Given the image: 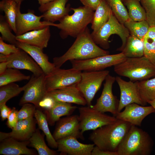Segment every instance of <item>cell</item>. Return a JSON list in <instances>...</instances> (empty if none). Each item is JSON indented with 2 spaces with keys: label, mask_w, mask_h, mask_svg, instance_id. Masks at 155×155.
<instances>
[{
  "label": "cell",
  "mask_w": 155,
  "mask_h": 155,
  "mask_svg": "<svg viewBox=\"0 0 155 155\" xmlns=\"http://www.w3.org/2000/svg\"><path fill=\"white\" fill-rule=\"evenodd\" d=\"M45 97L55 101L83 106L87 104L85 99L77 87L76 84L48 91Z\"/></svg>",
  "instance_id": "18"
},
{
  "label": "cell",
  "mask_w": 155,
  "mask_h": 155,
  "mask_svg": "<svg viewBox=\"0 0 155 155\" xmlns=\"http://www.w3.org/2000/svg\"><path fill=\"white\" fill-rule=\"evenodd\" d=\"M20 7L18 9L16 18V36L32 30L42 29L48 26H55V24L54 23L41 21L42 16L36 15L33 10H29L26 13H21Z\"/></svg>",
  "instance_id": "14"
},
{
  "label": "cell",
  "mask_w": 155,
  "mask_h": 155,
  "mask_svg": "<svg viewBox=\"0 0 155 155\" xmlns=\"http://www.w3.org/2000/svg\"><path fill=\"white\" fill-rule=\"evenodd\" d=\"M74 136H70L57 141V150L63 155H91L94 144L80 143Z\"/></svg>",
  "instance_id": "19"
},
{
  "label": "cell",
  "mask_w": 155,
  "mask_h": 155,
  "mask_svg": "<svg viewBox=\"0 0 155 155\" xmlns=\"http://www.w3.org/2000/svg\"><path fill=\"white\" fill-rule=\"evenodd\" d=\"M36 120L33 117L18 121L10 132L7 133L0 131V142L10 137L19 141L29 140L36 129Z\"/></svg>",
  "instance_id": "21"
},
{
  "label": "cell",
  "mask_w": 155,
  "mask_h": 155,
  "mask_svg": "<svg viewBox=\"0 0 155 155\" xmlns=\"http://www.w3.org/2000/svg\"><path fill=\"white\" fill-rule=\"evenodd\" d=\"M20 5L12 0H1L0 1V9L4 12L6 20L15 34L17 12Z\"/></svg>",
  "instance_id": "27"
},
{
  "label": "cell",
  "mask_w": 155,
  "mask_h": 155,
  "mask_svg": "<svg viewBox=\"0 0 155 155\" xmlns=\"http://www.w3.org/2000/svg\"><path fill=\"white\" fill-rule=\"evenodd\" d=\"M148 103L150 104L155 109V100L149 101L148 102Z\"/></svg>",
  "instance_id": "49"
},
{
  "label": "cell",
  "mask_w": 155,
  "mask_h": 155,
  "mask_svg": "<svg viewBox=\"0 0 155 155\" xmlns=\"http://www.w3.org/2000/svg\"><path fill=\"white\" fill-rule=\"evenodd\" d=\"M0 37V53L6 56L19 52L21 50L16 45L5 43Z\"/></svg>",
  "instance_id": "41"
},
{
  "label": "cell",
  "mask_w": 155,
  "mask_h": 155,
  "mask_svg": "<svg viewBox=\"0 0 155 155\" xmlns=\"http://www.w3.org/2000/svg\"><path fill=\"white\" fill-rule=\"evenodd\" d=\"M126 58L136 57L144 56V42L137 37L130 35L122 51Z\"/></svg>",
  "instance_id": "28"
},
{
  "label": "cell",
  "mask_w": 155,
  "mask_h": 155,
  "mask_svg": "<svg viewBox=\"0 0 155 155\" xmlns=\"http://www.w3.org/2000/svg\"><path fill=\"white\" fill-rule=\"evenodd\" d=\"M21 50L18 53L8 56L0 53V62L7 61L8 68L27 70L35 76H39L44 73L32 57L26 52Z\"/></svg>",
  "instance_id": "13"
},
{
  "label": "cell",
  "mask_w": 155,
  "mask_h": 155,
  "mask_svg": "<svg viewBox=\"0 0 155 155\" xmlns=\"http://www.w3.org/2000/svg\"><path fill=\"white\" fill-rule=\"evenodd\" d=\"M53 135L57 141L65 137L73 136L84 139L80 129L79 116L70 115L60 119L57 121Z\"/></svg>",
  "instance_id": "16"
},
{
  "label": "cell",
  "mask_w": 155,
  "mask_h": 155,
  "mask_svg": "<svg viewBox=\"0 0 155 155\" xmlns=\"http://www.w3.org/2000/svg\"><path fill=\"white\" fill-rule=\"evenodd\" d=\"M40 5L52 2L55 0H37Z\"/></svg>",
  "instance_id": "48"
},
{
  "label": "cell",
  "mask_w": 155,
  "mask_h": 155,
  "mask_svg": "<svg viewBox=\"0 0 155 155\" xmlns=\"http://www.w3.org/2000/svg\"><path fill=\"white\" fill-rule=\"evenodd\" d=\"M118 75L129 78L133 82L140 81L155 77V65L146 57L127 58L114 66Z\"/></svg>",
  "instance_id": "5"
},
{
  "label": "cell",
  "mask_w": 155,
  "mask_h": 155,
  "mask_svg": "<svg viewBox=\"0 0 155 155\" xmlns=\"http://www.w3.org/2000/svg\"><path fill=\"white\" fill-rule=\"evenodd\" d=\"M9 25L6 20L4 16H0V32L1 36L4 41L16 45L18 41L16 36L11 32Z\"/></svg>",
  "instance_id": "37"
},
{
  "label": "cell",
  "mask_w": 155,
  "mask_h": 155,
  "mask_svg": "<svg viewBox=\"0 0 155 155\" xmlns=\"http://www.w3.org/2000/svg\"><path fill=\"white\" fill-rule=\"evenodd\" d=\"M123 1V0H122Z\"/></svg>",
  "instance_id": "51"
},
{
  "label": "cell",
  "mask_w": 155,
  "mask_h": 155,
  "mask_svg": "<svg viewBox=\"0 0 155 155\" xmlns=\"http://www.w3.org/2000/svg\"><path fill=\"white\" fill-rule=\"evenodd\" d=\"M110 7L112 12L121 23L124 24L130 20L127 9L121 0H106Z\"/></svg>",
  "instance_id": "35"
},
{
  "label": "cell",
  "mask_w": 155,
  "mask_h": 155,
  "mask_svg": "<svg viewBox=\"0 0 155 155\" xmlns=\"http://www.w3.org/2000/svg\"><path fill=\"white\" fill-rule=\"evenodd\" d=\"M108 70L84 71L76 86L84 98L88 106H92V102L103 82L109 74Z\"/></svg>",
  "instance_id": "7"
},
{
  "label": "cell",
  "mask_w": 155,
  "mask_h": 155,
  "mask_svg": "<svg viewBox=\"0 0 155 155\" xmlns=\"http://www.w3.org/2000/svg\"><path fill=\"white\" fill-rule=\"evenodd\" d=\"M116 81L120 91L119 112L126 106L131 103H135L142 106L146 105L140 97L137 82L126 81L119 76L116 77Z\"/></svg>",
  "instance_id": "15"
},
{
  "label": "cell",
  "mask_w": 155,
  "mask_h": 155,
  "mask_svg": "<svg viewBox=\"0 0 155 155\" xmlns=\"http://www.w3.org/2000/svg\"><path fill=\"white\" fill-rule=\"evenodd\" d=\"M143 41L144 56L155 65V42L146 38Z\"/></svg>",
  "instance_id": "39"
},
{
  "label": "cell",
  "mask_w": 155,
  "mask_h": 155,
  "mask_svg": "<svg viewBox=\"0 0 155 155\" xmlns=\"http://www.w3.org/2000/svg\"><path fill=\"white\" fill-rule=\"evenodd\" d=\"M125 108L123 111L118 113L115 117L135 126H140L143 120L147 116L155 113V109L151 106H144L133 103Z\"/></svg>",
  "instance_id": "17"
},
{
  "label": "cell",
  "mask_w": 155,
  "mask_h": 155,
  "mask_svg": "<svg viewBox=\"0 0 155 155\" xmlns=\"http://www.w3.org/2000/svg\"><path fill=\"white\" fill-rule=\"evenodd\" d=\"M81 73V71L73 67L67 69L56 68L45 75L47 92L77 84L80 80Z\"/></svg>",
  "instance_id": "10"
},
{
  "label": "cell",
  "mask_w": 155,
  "mask_h": 155,
  "mask_svg": "<svg viewBox=\"0 0 155 155\" xmlns=\"http://www.w3.org/2000/svg\"><path fill=\"white\" fill-rule=\"evenodd\" d=\"M23 91V87H20L15 83L0 86V104L6 103L9 99L18 96Z\"/></svg>",
  "instance_id": "36"
},
{
  "label": "cell",
  "mask_w": 155,
  "mask_h": 155,
  "mask_svg": "<svg viewBox=\"0 0 155 155\" xmlns=\"http://www.w3.org/2000/svg\"><path fill=\"white\" fill-rule=\"evenodd\" d=\"M50 26L16 36L17 40L43 49L46 48L51 37Z\"/></svg>",
  "instance_id": "23"
},
{
  "label": "cell",
  "mask_w": 155,
  "mask_h": 155,
  "mask_svg": "<svg viewBox=\"0 0 155 155\" xmlns=\"http://www.w3.org/2000/svg\"><path fill=\"white\" fill-rule=\"evenodd\" d=\"M127 58L121 52L118 54L107 55L85 60L70 61L72 67L80 71H98L114 66Z\"/></svg>",
  "instance_id": "9"
},
{
  "label": "cell",
  "mask_w": 155,
  "mask_h": 155,
  "mask_svg": "<svg viewBox=\"0 0 155 155\" xmlns=\"http://www.w3.org/2000/svg\"><path fill=\"white\" fill-rule=\"evenodd\" d=\"M77 108L71 103L53 100L52 106L45 110L48 124L54 125L61 117L71 115Z\"/></svg>",
  "instance_id": "25"
},
{
  "label": "cell",
  "mask_w": 155,
  "mask_h": 155,
  "mask_svg": "<svg viewBox=\"0 0 155 155\" xmlns=\"http://www.w3.org/2000/svg\"><path fill=\"white\" fill-rule=\"evenodd\" d=\"M67 0H55L40 5L38 9L43 13L41 16L44 20L54 23L68 15L71 9L70 5L66 6Z\"/></svg>",
  "instance_id": "20"
},
{
  "label": "cell",
  "mask_w": 155,
  "mask_h": 155,
  "mask_svg": "<svg viewBox=\"0 0 155 155\" xmlns=\"http://www.w3.org/2000/svg\"><path fill=\"white\" fill-rule=\"evenodd\" d=\"M29 145L34 148L39 155H56L57 151L49 148L46 144L44 134H42L38 129H36L29 140Z\"/></svg>",
  "instance_id": "29"
},
{
  "label": "cell",
  "mask_w": 155,
  "mask_h": 155,
  "mask_svg": "<svg viewBox=\"0 0 155 155\" xmlns=\"http://www.w3.org/2000/svg\"><path fill=\"white\" fill-rule=\"evenodd\" d=\"M132 125L128 122L117 119L112 123L93 130L89 138L102 150L117 152Z\"/></svg>",
  "instance_id": "2"
},
{
  "label": "cell",
  "mask_w": 155,
  "mask_h": 155,
  "mask_svg": "<svg viewBox=\"0 0 155 155\" xmlns=\"http://www.w3.org/2000/svg\"><path fill=\"white\" fill-rule=\"evenodd\" d=\"M29 140L18 141L12 137L6 138L1 142L0 154L4 155H34L37 153L28 148Z\"/></svg>",
  "instance_id": "24"
},
{
  "label": "cell",
  "mask_w": 155,
  "mask_h": 155,
  "mask_svg": "<svg viewBox=\"0 0 155 155\" xmlns=\"http://www.w3.org/2000/svg\"><path fill=\"white\" fill-rule=\"evenodd\" d=\"M102 0H80L84 6L88 7L95 11Z\"/></svg>",
  "instance_id": "43"
},
{
  "label": "cell",
  "mask_w": 155,
  "mask_h": 155,
  "mask_svg": "<svg viewBox=\"0 0 155 155\" xmlns=\"http://www.w3.org/2000/svg\"><path fill=\"white\" fill-rule=\"evenodd\" d=\"M124 25L128 29L131 35L143 40L150 27L146 20L137 22L130 19Z\"/></svg>",
  "instance_id": "33"
},
{
  "label": "cell",
  "mask_w": 155,
  "mask_h": 155,
  "mask_svg": "<svg viewBox=\"0 0 155 155\" xmlns=\"http://www.w3.org/2000/svg\"><path fill=\"white\" fill-rule=\"evenodd\" d=\"M30 78V76L24 74L18 69L8 68L0 74V86L16 82L29 80Z\"/></svg>",
  "instance_id": "34"
},
{
  "label": "cell",
  "mask_w": 155,
  "mask_h": 155,
  "mask_svg": "<svg viewBox=\"0 0 155 155\" xmlns=\"http://www.w3.org/2000/svg\"><path fill=\"white\" fill-rule=\"evenodd\" d=\"M76 38L72 45L63 55L53 58V63L56 68H60L68 60H87L109 54L108 51L95 43L88 27Z\"/></svg>",
  "instance_id": "1"
},
{
  "label": "cell",
  "mask_w": 155,
  "mask_h": 155,
  "mask_svg": "<svg viewBox=\"0 0 155 155\" xmlns=\"http://www.w3.org/2000/svg\"><path fill=\"white\" fill-rule=\"evenodd\" d=\"M18 113V121L34 117L36 106L30 103H26L22 105Z\"/></svg>",
  "instance_id": "40"
},
{
  "label": "cell",
  "mask_w": 155,
  "mask_h": 155,
  "mask_svg": "<svg viewBox=\"0 0 155 155\" xmlns=\"http://www.w3.org/2000/svg\"><path fill=\"white\" fill-rule=\"evenodd\" d=\"M130 19L135 21L146 20L145 11L139 0H123Z\"/></svg>",
  "instance_id": "32"
},
{
  "label": "cell",
  "mask_w": 155,
  "mask_h": 155,
  "mask_svg": "<svg viewBox=\"0 0 155 155\" xmlns=\"http://www.w3.org/2000/svg\"><path fill=\"white\" fill-rule=\"evenodd\" d=\"M11 110L12 109L7 106L6 103L0 104V116L2 121L7 118Z\"/></svg>",
  "instance_id": "44"
},
{
  "label": "cell",
  "mask_w": 155,
  "mask_h": 155,
  "mask_svg": "<svg viewBox=\"0 0 155 155\" xmlns=\"http://www.w3.org/2000/svg\"><path fill=\"white\" fill-rule=\"evenodd\" d=\"M154 142L146 131L132 125L120 144L118 155H150Z\"/></svg>",
  "instance_id": "3"
},
{
  "label": "cell",
  "mask_w": 155,
  "mask_h": 155,
  "mask_svg": "<svg viewBox=\"0 0 155 155\" xmlns=\"http://www.w3.org/2000/svg\"><path fill=\"white\" fill-rule=\"evenodd\" d=\"M8 62L4 61L0 63V74L3 73L8 68Z\"/></svg>",
  "instance_id": "47"
},
{
  "label": "cell",
  "mask_w": 155,
  "mask_h": 155,
  "mask_svg": "<svg viewBox=\"0 0 155 155\" xmlns=\"http://www.w3.org/2000/svg\"><path fill=\"white\" fill-rule=\"evenodd\" d=\"M91 155H118V154L117 152H111L102 150L96 146L92 150Z\"/></svg>",
  "instance_id": "45"
},
{
  "label": "cell",
  "mask_w": 155,
  "mask_h": 155,
  "mask_svg": "<svg viewBox=\"0 0 155 155\" xmlns=\"http://www.w3.org/2000/svg\"><path fill=\"white\" fill-rule=\"evenodd\" d=\"M18 111L15 108L13 107L7 118V125L9 128L11 129L15 127L18 121Z\"/></svg>",
  "instance_id": "42"
},
{
  "label": "cell",
  "mask_w": 155,
  "mask_h": 155,
  "mask_svg": "<svg viewBox=\"0 0 155 155\" xmlns=\"http://www.w3.org/2000/svg\"><path fill=\"white\" fill-rule=\"evenodd\" d=\"M105 80L101 95L97 100L96 104L92 107L103 113L110 112L115 117L119 112V102L113 95L112 91L113 86L116 81V77L109 74Z\"/></svg>",
  "instance_id": "12"
},
{
  "label": "cell",
  "mask_w": 155,
  "mask_h": 155,
  "mask_svg": "<svg viewBox=\"0 0 155 155\" xmlns=\"http://www.w3.org/2000/svg\"><path fill=\"white\" fill-rule=\"evenodd\" d=\"M71 9L73 13L65 16L55 26L60 30L59 34L62 39L69 36L76 38L85 30L92 20L94 11L88 7L84 6L71 7Z\"/></svg>",
  "instance_id": "4"
},
{
  "label": "cell",
  "mask_w": 155,
  "mask_h": 155,
  "mask_svg": "<svg viewBox=\"0 0 155 155\" xmlns=\"http://www.w3.org/2000/svg\"><path fill=\"white\" fill-rule=\"evenodd\" d=\"M44 73L39 76L33 74L29 82L23 86L24 93L19 103L21 106L26 103H31L39 108L40 102L46 96L47 91Z\"/></svg>",
  "instance_id": "11"
},
{
  "label": "cell",
  "mask_w": 155,
  "mask_h": 155,
  "mask_svg": "<svg viewBox=\"0 0 155 155\" xmlns=\"http://www.w3.org/2000/svg\"><path fill=\"white\" fill-rule=\"evenodd\" d=\"M34 117L39 129L42 131L45 135L48 145L53 148H57V143L50 131L46 114L37 109L35 111Z\"/></svg>",
  "instance_id": "30"
},
{
  "label": "cell",
  "mask_w": 155,
  "mask_h": 155,
  "mask_svg": "<svg viewBox=\"0 0 155 155\" xmlns=\"http://www.w3.org/2000/svg\"><path fill=\"white\" fill-rule=\"evenodd\" d=\"M129 34L128 29L119 22L112 13L108 21L97 32H92L91 34L95 43L104 49L109 48L108 40L110 36L113 34L117 35L122 41V46L119 50L122 51Z\"/></svg>",
  "instance_id": "6"
},
{
  "label": "cell",
  "mask_w": 155,
  "mask_h": 155,
  "mask_svg": "<svg viewBox=\"0 0 155 155\" xmlns=\"http://www.w3.org/2000/svg\"><path fill=\"white\" fill-rule=\"evenodd\" d=\"M137 82L140 97L146 105L155 100V77Z\"/></svg>",
  "instance_id": "31"
},
{
  "label": "cell",
  "mask_w": 155,
  "mask_h": 155,
  "mask_svg": "<svg viewBox=\"0 0 155 155\" xmlns=\"http://www.w3.org/2000/svg\"><path fill=\"white\" fill-rule=\"evenodd\" d=\"M16 46L32 57L41 68L45 75L50 74L56 69L54 64L49 61L48 56L43 53L42 49L18 41Z\"/></svg>",
  "instance_id": "22"
},
{
  "label": "cell",
  "mask_w": 155,
  "mask_h": 155,
  "mask_svg": "<svg viewBox=\"0 0 155 155\" xmlns=\"http://www.w3.org/2000/svg\"><path fill=\"white\" fill-rule=\"evenodd\" d=\"M144 38L150 39L155 42V26L150 27Z\"/></svg>",
  "instance_id": "46"
},
{
  "label": "cell",
  "mask_w": 155,
  "mask_h": 155,
  "mask_svg": "<svg viewBox=\"0 0 155 155\" xmlns=\"http://www.w3.org/2000/svg\"><path fill=\"white\" fill-rule=\"evenodd\" d=\"M80 129L82 134L85 131L95 130L102 126L111 124L117 119L101 113L92 106L78 108Z\"/></svg>",
  "instance_id": "8"
},
{
  "label": "cell",
  "mask_w": 155,
  "mask_h": 155,
  "mask_svg": "<svg viewBox=\"0 0 155 155\" xmlns=\"http://www.w3.org/2000/svg\"><path fill=\"white\" fill-rule=\"evenodd\" d=\"M144 9L146 20L150 26H155V0H139Z\"/></svg>",
  "instance_id": "38"
},
{
  "label": "cell",
  "mask_w": 155,
  "mask_h": 155,
  "mask_svg": "<svg viewBox=\"0 0 155 155\" xmlns=\"http://www.w3.org/2000/svg\"><path fill=\"white\" fill-rule=\"evenodd\" d=\"M112 13L106 1L102 0L94 13L91 23L92 32H96L105 24Z\"/></svg>",
  "instance_id": "26"
},
{
  "label": "cell",
  "mask_w": 155,
  "mask_h": 155,
  "mask_svg": "<svg viewBox=\"0 0 155 155\" xmlns=\"http://www.w3.org/2000/svg\"><path fill=\"white\" fill-rule=\"evenodd\" d=\"M12 0L15 1L18 4H21L22 2H23V1H24L25 0Z\"/></svg>",
  "instance_id": "50"
}]
</instances>
